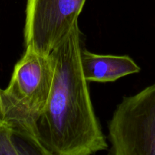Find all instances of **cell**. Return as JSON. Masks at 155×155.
<instances>
[{
    "label": "cell",
    "instance_id": "277c9868",
    "mask_svg": "<svg viewBox=\"0 0 155 155\" xmlns=\"http://www.w3.org/2000/svg\"><path fill=\"white\" fill-rule=\"evenodd\" d=\"M86 1L27 0L25 50L49 55L78 21Z\"/></svg>",
    "mask_w": 155,
    "mask_h": 155
},
{
    "label": "cell",
    "instance_id": "8992f818",
    "mask_svg": "<svg viewBox=\"0 0 155 155\" xmlns=\"http://www.w3.org/2000/svg\"><path fill=\"white\" fill-rule=\"evenodd\" d=\"M24 154L15 131L8 121L0 118V155Z\"/></svg>",
    "mask_w": 155,
    "mask_h": 155
},
{
    "label": "cell",
    "instance_id": "3957f363",
    "mask_svg": "<svg viewBox=\"0 0 155 155\" xmlns=\"http://www.w3.org/2000/svg\"><path fill=\"white\" fill-rule=\"evenodd\" d=\"M109 154L155 155V83L125 96L108 123Z\"/></svg>",
    "mask_w": 155,
    "mask_h": 155
},
{
    "label": "cell",
    "instance_id": "6da1fadb",
    "mask_svg": "<svg viewBox=\"0 0 155 155\" xmlns=\"http://www.w3.org/2000/svg\"><path fill=\"white\" fill-rule=\"evenodd\" d=\"M80 34L77 21L49 54L52 87L36 125L45 155H90L108 148L82 69Z\"/></svg>",
    "mask_w": 155,
    "mask_h": 155
},
{
    "label": "cell",
    "instance_id": "7a4b0ae2",
    "mask_svg": "<svg viewBox=\"0 0 155 155\" xmlns=\"http://www.w3.org/2000/svg\"><path fill=\"white\" fill-rule=\"evenodd\" d=\"M53 78L50 55L25 50L8 86L0 88V118L11 124L18 140L24 141L39 154H45L38 142L36 125L48 103Z\"/></svg>",
    "mask_w": 155,
    "mask_h": 155
},
{
    "label": "cell",
    "instance_id": "5b68a950",
    "mask_svg": "<svg viewBox=\"0 0 155 155\" xmlns=\"http://www.w3.org/2000/svg\"><path fill=\"white\" fill-rule=\"evenodd\" d=\"M83 73L88 82L108 83L140 72L139 65L128 55L98 54L81 48Z\"/></svg>",
    "mask_w": 155,
    "mask_h": 155
}]
</instances>
